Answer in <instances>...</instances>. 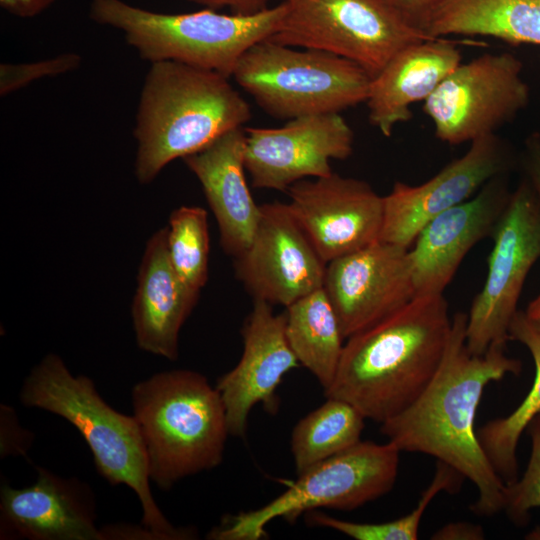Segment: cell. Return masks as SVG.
<instances>
[{"label":"cell","mask_w":540,"mask_h":540,"mask_svg":"<svg viewBox=\"0 0 540 540\" xmlns=\"http://www.w3.org/2000/svg\"><path fill=\"white\" fill-rule=\"evenodd\" d=\"M467 319V313L454 315L436 375L414 403L381 423L380 432L400 452L424 453L454 468L478 491L472 511L492 516L503 511L505 483L480 445L475 416L488 384L519 375L522 362L506 355L505 346L472 354L466 345Z\"/></svg>","instance_id":"1"},{"label":"cell","mask_w":540,"mask_h":540,"mask_svg":"<svg viewBox=\"0 0 540 540\" xmlns=\"http://www.w3.org/2000/svg\"><path fill=\"white\" fill-rule=\"evenodd\" d=\"M452 319L443 294L416 296L387 318L347 338L327 397L383 423L414 403L436 375Z\"/></svg>","instance_id":"2"},{"label":"cell","mask_w":540,"mask_h":540,"mask_svg":"<svg viewBox=\"0 0 540 540\" xmlns=\"http://www.w3.org/2000/svg\"><path fill=\"white\" fill-rule=\"evenodd\" d=\"M250 118V105L229 78L175 61L151 63L134 129L138 181L150 183L171 161L201 151Z\"/></svg>","instance_id":"3"},{"label":"cell","mask_w":540,"mask_h":540,"mask_svg":"<svg viewBox=\"0 0 540 540\" xmlns=\"http://www.w3.org/2000/svg\"><path fill=\"white\" fill-rule=\"evenodd\" d=\"M19 398L24 406L56 414L80 432L98 472L112 485L125 484L135 492L143 511L142 524L158 540L197 538L194 529L173 526L159 509L134 416L109 406L90 378L74 376L59 356L48 354L26 377Z\"/></svg>","instance_id":"4"},{"label":"cell","mask_w":540,"mask_h":540,"mask_svg":"<svg viewBox=\"0 0 540 540\" xmlns=\"http://www.w3.org/2000/svg\"><path fill=\"white\" fill-rule=\"evenodd\" d=\"M131 398L149 477L160 489L221 464L230 435L226 410L204 375L160 372L135 384Z\"/></svg>","instance_id":"5"},{"label":"cell","mask_w":540,"mask_h":540,"mask_svg":"<svg viewBox=\"0 0 540 540\" xmlns=\"http://www.w3.org/2000/svg\"><path fill=\"white\" fill-rule=\"evenodd\" d=\"M284 14L282 3L251 15L222 14L209 8L166 14L122 0H92L90 4L91 19L122 31L143 60L180 62L227 78L250 47L275 33Z\"/></svg>","instance_id":"6"},{"label":"cell","mask_w":540,"mask_h":540,"mask_svg":"<svg viewBox=\"0 0 540 540\" xmlns=\"http://www.w3.org/2000/svg\"><path fill=\"white\" fill-rule=\"evenodd\" d=\"M232 76L265 113L281 120L340 113L366 102L372 80L344 57L269 40L250 47Z\"/></svg>","instance_id":"7"},{"label":"cell","mask_w":540,"mask_h":540,"mask_svg":"<svg viewBox=\"0 0 540 540\" xmlns=\"http://www.w3.org/2000/svg\"><path fill=\"white\" fill-rule=\"evenodd\" d=\"M400 450L390 442L359 441L303 473L291 486L263 507L227 515L208 539L258 540L266 525L281 517L295 522L316 508L351 511L390 492L396 482Z\"/></svg>","instance_id":"8"},{"label":"cell","mask_w":540,"mask_h":540,"mask_svg":"<svg viewBox=\"0 0 540 540\" xmlns=\"http://www.w3.org/2000/svg\"><path fill=\"white\" fill-rule=\"evenodd\" d=\"M284 17L267 40L326 51L371 78L404 47L434 39L406 23L386 0H277Z\"/></svg>","instance_id":"9"},{"label":"cell","mask_w":540,"mask_h":540,"mask_svg":"<svg viewBox=\"0 0 540 540\" xmlns=\"http://www.w3.org/2000/svg\"><path fill=\"white\" fill-rule=\"evenodd\" d=\"M491 237L486 279L467 314L466 345L474 355L493 345L506 347L524 282L540 258V202L525 177L512 190Z\"/></svg>","instance_id":"10"},{"label":"cell","mask_w":540,"mask_h":540,"mask_svg":"<svg viewBox=\"0 0 540 540\" xmlns=\"http://www.w3.org/2000/svg\"><path fill=\"white\" fill-rule=\"evenodd\" d=\"M523 64L508 52L460 63L424 101L436 137L459 145L497 133L530 102Z\"/></svg>","instance_id":"11"},{"label":"cell","mask_w":540,"mask_h":540,"mask_svg":"<svg viewBox=\"0 0 540 540\" xmlns=\"http://www.w3.org/2000/svg\"><path fill=\"white\" fill-rule=\"evenodd\" d=\"M519 168V153L497 133L470 142L468 150L420 185L394 183L383 196L380 241L410 248L422 228L472 198L491 179Z\"/></svg>","instance_id":"12"},{"label":"cell","mask_w":540,"mask_h":540,"mask_svg":"<svg viewBox=\"0 0 540 540\" xmlns=\"http://www.w3.org/2000/svg\"><path fill=\"white\" fill-rule=\"evenodd\" d=\"M244 130V164L255 188L288 191L308 177L330 175V160H345L353 152L354 133L340 113L297 117L278 128Z\"/></svg>","instance_id":"13"},{"label":"cell","mask_w":540,"mask_h":540,"mask_svg":"<svg viewBox=\"0 0 540 540\" xmlns=\"http://www.w3.org/2000/svg\"><path fill=\"white\" fill-rule=\"evenodd\" d=\"M233 261L236 278L253 300L286 308L323 287L326 263L287 203L274 201L260 205L252 240Z\"/></svg>","instance_id":"14"},{"label":"cell","mask_w":540,"mask_h":540,"mask_svg":"<svg viewBox=\"0 0 540 540\" xmlns=\"http://www.w3.org/2000/svg\"><path fill=\"white\" fill-rule=\"evenodd\" d=\"M288 193L292 216L326 264L380 240L383 196L366 181L332 172Z\"/></svg>","instance_id":"15"},{"label":"cell","mask_w":540,"mask_h":540,"mask_svg":"<svg viewBox=\"0 0 540 540\" xmlns=\"http://www.w3.org/2000/svg\"><path fill=\"white\" fill-rule=\"evenodd\" d=\"M323 289L347 339L416 297L409 248L379 240L334 259Z\"/></svg>","instance_id":"16"},{"label":"cell","mask_w":540,"mask_h":540,"mask_svg":"<svg viewBox=\"0 0 540 540\" xmlns=\"http://www.w3.org/2000/svg\"><path fill=\"white\" fill-rule=\"evenodd\" d=\"M286 312L275 314L273 305L253 300L241 335L243 352L237 365L215 385L226 410L229 434L244 437L248 416L258 403L276 414V390L283 376L299 366L286 338Z\"/></svg>","instance_id":"17"},{"label":"cell","mask_w":540,"mask_h":540,"mask_svg":"<svg viewBox=\"0 0 540 540\" xmlns=\"http://www.w3.org/2000/svg\"><path fill=\"white\" fill-rule=\"evenodd\" d=\"M511 193L509 175L495 177L422 228L409 248L416 296L443 294L466 254L492 235Z\"/></svg>","instance_id":"18"},{"label":"cell","mask_w":540,"mask_h":540,"mask_svg":"<svg viewBox=\"0 0 540 540\" xmlns=\"http://www.w3.org/2000/svg\"><path fill=\"white\" fill-rule=\"evenodd\" d=\"M37 471L31 486L2 485L0 509L5 531L33 540H102L89 487L44 468L37 467Z\"/></svg>","instance_id":"19"},{"label":"cell","mask_w":540,"mask_h":540,"mask_svg":"<svg viewBox=\"0 0 540 540\" xmlns=\"http://www.w3.org/2000/svg\"><path fill=\"white\" fill-rule=\"evenodd\" d=\"M244 148L245 130L239 127L183 158L215 216L220 246L233 259L249 246L260 218L245 178Z\"/></svg>","instance_id":"20"},{"label":"cell","mask_w":540,"mask_h":540,"mask_svg":"<svg viewBox=\"0 0 540 540\" xmlns=\"http://www.w3.org/2000/svg\"><path fill=\"white\" fill-rule=\"evenodd\" d=\"M457 43L434 38L398 51L371 80L366 100L370 124L390 137L397 124L409 121L411 106L424 102L461 63Z\"/></svg>","instance_id":"21"},{"label":"cell","mask_w":540,"mask_h":540,"mask_svg":"<svg viewBox=\"0 0 540 540\" xmlns=\"http://www.w3.org/2000/svg\"><path fill=\"white\" fill-rule=\"evenodd\" d=\"M132 304L136 341L142 350L175 361L179 333L199 296L175 272L167 250V227L148 240Z\"/></svg>","instance_id":"22"},{"label":"cell","mask_w":540,"mask_h":540,"mask_svg":"<svg viewBox=\"0 0 540 540\" xmlns=\"http://www.w3.org/2000/svg\"><path fill=\"white\" fill-rule=\"evenodd\" d=\"M422 31L432 38L486 36L540 46V0H441Z\"/></svg>","instance_id":"23"},{"label":"cell","mask_w":540,"mask_h":540,"mask_svg":"<svg viewBox=\"0 0 540 540\" xmlns=\"http://www.w3.org/2000/svg\"><path fill=\"white\" fill-rule=\"evenodd\" d=\"M285 312L291 350L327 390L335 378L345 338L326 292L319 288L287 306Z\"/></svg>","instance_id":"24"},{"label":"cell","mask_w":540,"mask_h":540,"mask_svg":"<svg viewBox=\"0 0 540 540\" xmlns=\"http://www.w3.org/2000/svg\"><path fill=\"white\" fill-rule=\"evenodd\" d=\"M509 340L523 344L530 352L535 377L531 389L509 415L485 423L477 432L480 445L493 469L505 484L518 478L517 447L522 433L540 413V333L529 323L523 310L514 315Z\"/></svg>","instance_id":"25"},{"label":"cell","mask_w":540,"mask_h":540,"mask_svg":"<svg viewBox=\"0 0 540 540\" xmlns=\"http://www.w3.org/2000/svg\"><path fill=\"white\" fill-rule=\"evenodd\" d=\"M365 419L352 404L327 397L292 430L291 452L297 474L358 443Z\"/></svg>","instance_id":"26"},{"label":"cell","mask_w":540,"mask_h":540,"mask_svg":"<svg viewBox=\"0 0 540 540\" xmlns=\"http://www.w3.org/2000/svg\"><path fill=\"white\" fill-rule=\"evenodd\" d=\"M465 478L451 466L437 461L432 482L424 490L416 508L407 515L383 523H356L323 513L307 512L311 524L334 529L356 540H416L422 517L432 500L442 491L457 492Z\"/></svg>","instance_id":"27"},{"label":"cell","mask_w":540,"mask_h":540,"mask_svg":"<svg viewBox=\"0 0 540 540\" xmlns=\"http://www.w3.org/2000/svg\"><path fill=\"white\" fill-rule=\"evenodd\" d=\"M170 262L186 288L199 296L208 279V215L199 206L175 209L167 226Z\"/></svg>","instance_id":"28"},{"label":"cell","mask_w":540,"mask_h":540,"mask_svg":"<svg viewBox=\"0 0 540 540\" xmlns=\"http://www.w3.org/2000/svg\"><path fill=\"white\" fill-rule=\"evenodd\" d=\"M531 438L530 458L520 478L505 484L504 508L509 519L518 526L526 525L530 510L540 507V413L527 426Z\"/></svg>","instance_id":"29"},{"label":"cell","mask_w":540,"mask_h":540,"mask_svg":"<svg viewBox=\"0 0 540 540\" xmlns=\"http://www.w3.org/2000/svg\"><path fill=\"white\" fill-rule=\"evenodd\" d=\"M81 57L75 53H64L55 58L23 64H1L0 94L5 96L30 82L51 77L76 69Z\"/></svg>","instance_id":"30"},{"label":"cell","mask_w":540,"mask_h":540,"mask_svg":"<svg viewBox=\"0 0 540 540\" xmlns=\"http://www.w3.org/2000/svg\"><path fill=\"white\" fill-rule=\"evenodd\" d=\"M519 168L522 176L532 186L540 202V133L533 132L526 137L519 153Z\"/></svg>","instance_id":"31"},{"label":"cell","mask_w":540,"mask_h":540,"mask_svg":"<svg viewBox=\"0 0 540 540\" xmlns=\"http://www.w3.org/2000/svg\"><path fill=\"white\" fill-rule=\"evenodd\" d=\"M402 19L412 27L422 31V27L441 0H386ZM423 32V31H422ZM424 33V32H423Z\"/></svg>","instance_id":"32"},{"label":"cell","mask_w":540,"mask_h":540,"mask_svg":"<svg viewBox=\"0 0 540 540\" xmlns=\"http://www.w3.org/2000/svg\"><path fill=\"white\" fill-rule=\"evenodd\" d=\"M190 2L204 6L205 8L217 10L229 8L231 13L251 15L259 13L267 8L272 0H188Z\"/></svg>","instance_id":"33"},{"label":"cell","mask_w":540,"mask_h":540,"mask_svg":"<svg viewBox=\"0 0 540 540\" xmlns=\"http://www.w3.org/2000/svg\"><path fill=\"white\" fill-rule=\"evenodd\" d=\"M55 0H0L1 7L8 13L22 18L38 15Z\"/></svg>","instance_id":"34"},{"label":"cell","mask_w":540,"mask_h":540,"mask_svg":"<svg viewBox=\"0 0 540 540\" xmlns=\"http://www.w3.org/2000/svg\"><path fill=\"white\" fill-rule=\"evenodd\" d=\"M482 528L465 522L450 523L434 534V539H483Z\"/></svg>","instance_id":"35"},{"label":"cell","mask_w":540,"mask_h":540,"mask_svg":"<svg viewBox=\"0 0 540 540\" xmlns=\"http://www.w3.org/2000/svg\"><path fill=\"white\" fill-rule=\"evenodd\" d=\"M524 313L529 323L540 333V293L528 304Z\"/></svg>","instance_id":"36"}]
</instances>
